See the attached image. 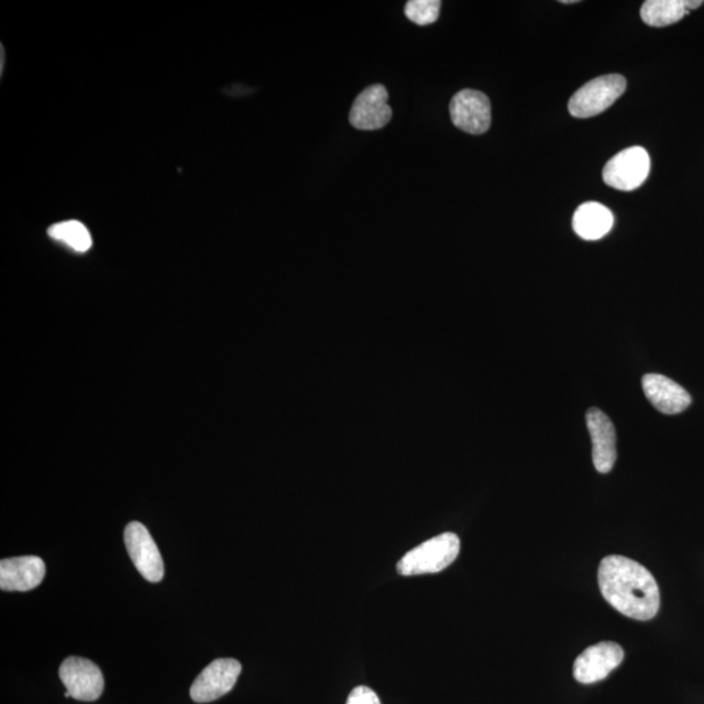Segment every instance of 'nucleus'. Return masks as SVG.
Instances as JSON below:
<instances>
[{"label":"nucleus","instance_id":"nucleus-1","mask_svg":"<svg viewBox=\"0 0 704 704\" xmlns=\"http://www.w3.org/2000/svg\"><path fill=\"white\" fill-rule=\"evenodd\" d=\"M602 595L619 614L649 622L658 615L660 591L657 580L645 566L624 556H608L598 566Z\"/></svg>","mask_w":704,"mask_h":704},{"label":"nucleus","instance_id":"nucleus-2","mask_svg":"<svg viewBox=\"0 0 704 704\" xmlns=\"http://www.w3.org/2000/svg\"><path fill=\"white\" fill-rule=\"evenodd\" d=\"M460 551L455 534H441L407 552L397 563V572L405 576L440 573L452 565Z\"/></svg>","mask_w":704,"mask_h":704},{"label":"nucleus","instance_id":"nucleus-3","mask_svg":"<svg viewBox=\"0 0 704 704\" xmlns=\"http://www.w3.org/2000/svg\"><path fill=\"white\" fill-rule=\"evenodd\" d=\"M625 90L626 80L622 75L596 77L570 98V116L586 119L602 114L624 95Z\"/></svg>","mask_w":704,"mask_h":704},{"label":"nucleus","instance_id":"nucleus-4","mask_svg":"<svg viewBox=\"0 0 704 704\" xmlns=\"http://www.w3.org/2000/svg\"><path fill=\"white\" fill-rule=\"evenodd\" d=\"M650 170L649 153L644 147L632 146L609 160L604 167L603 179L618 191L630 193L644 185Z\"/></svg>","mask_w":704,"mask_h":704},{"label":"nucleus","instance_id":"nucleus-5","mask_svg":"<svg viewBox=\"0 0 704 704\" xmlns=\"http://www.w3.org/2000/svg\"><path fill=\"white\" fill-rule=\"evenodd\" d=\"M124 543L132 562L135 563L139 573L147 582L158 583L164 579V560H162L160 549L154 543L152 535L143 524L131 522L127 525Z\"/></svg>","mask_w":704,"mask_h":704},{"label":"nucleus","instance_id":"nucleus-6","mask_svg":"<svg viewBox=\"0 0 704 704\" xmlns=\"http://www.w3.org/2000/svg\"><path fill=\"white\" fill-rule=\"evenodd\" d=\"M59 678L70 698L76 701L95 702L103 693V675L94 661L68 658L61 666Z\"/></svg>","mask_w":704,"mask_h":704},{"label":"nucleus","instance_id":"nucleus-7","mask_svg":"<svg viewBox=\"0 0 704 704\" xmlns=\"http://www.w3.org/2000/svg\"><path fill=\"white\" fill-rule=\"evenodd\" d=\"M450 117L457 129L471 135H482L491 127L490 98L474 89L458 91L450 102Z\"/></svg>","mask_w":704,"mask_h":704},{"label":"nucleus","instance_id":"nucleus-8","mask_svg":"<svg viewBox=\"0 0 704 704\" xmlns=\"http://www.w3.org/2000/svg\"><path fill=\"white\" fill-rule=\"evenodd\" d=\"M242 664L235 659H218L199 674L191 686V698L196 703L220 700L235 686Z\"/></svg>","mask_w":704,"mask_h":704},{"label":"nucleus","instance_id":"nucleus-9","mask_svg":"<svg viewBox=\"0 0 704 704\" xmlns=\"http://www.w3.org/2000/svg\"><path fill=\"white\" fill-rule=\"evenodd\" d=\"M624 650L614 642L590 646L574 663V678L581 684H595L607 679L623 663Z\"/></svg>","mask_w":704,"mask_h":704},{"label":"nucleus","instance_id":"nucleus-10","mask_svg":"<svg viewBox=\"0 0 704 704\" xmlns=\"http://www.w3.org/2000/svg\"><path fill=\"white\" fill-rule=\"evenodd\" d=\"M385 87L372 86L356 97L350 111V123L361 131H376L391 122L393 110Z\"/></svg>","mask_w":704,"mask_h":704},{"label":"nucleus","instance_id":"nucleus-11","mask_svg":"<svg viewBox=\"0 0 704 704\" xmlns=\"http://www.w3.org/2000/svg\"><path fill=\"white\" fill-rule=\"evenodd\" d=\"M586 420L593 441L594 466L598 473L607 474L614 469L617 458L614 422L598 408H590Z\"/></svg>","mask_w":704,"mask_h":704},{"label":"nucleus","instance_id":"nucleus-12","mask_svg":"<svg viewBox=\"0 0 704 704\" xmlns=\"http://www.w3.org/2000/svg\"><path fill=\"white\" fill-rule=\"evenodd\" d=\"M46 574L45 562L37 556L7 559L0 562V588L3 591H31L38 587Z\"/></svg>","mask_w":704,"mask_h":704},{"label":"nucleus","instance_id":"nucleus-13","mask_svg":"<svg viewBox=\"0 0 704 704\" xmlns=\"http://www.w3.org/2000/svg\"><path fill=\"white\" fill-rule=\"evenodd\" d=\"M642 385L645 396L660 413L680 414L692 404V397L684 387L663 375L650 373V375L644 376Z\"/></svg>","mask_w":704,"mask_h":704},{"label":"nucleus","instance_id":"nucleus-14","mask_svg":"<svg viewBox=\"0 0 704 704\" xmlns=\"http://www.w3.org/2000/svg\"><path fill=\"white\" fill-rule=\"evenodd\" d=\"M614 213L603 204L584 202L575 210L573 229L584 241H598L614 228Z\"/></svg>","mask_w":704,"mask_h":704},{"label":"nucleus","instance_id":"nucleus-15","mask_svg":"<svg viewBox=\"0 0 704 704\" xmlns=\"http://www.w3.org/2000/svg\"><path fill=\"white\" fill-rule=\"evenodd\" d=\"M686 12L684 0H647L640 18L647 25L661 28L679 23Z\"/></svg>","mask_w":704,"mask_h":704},{"label":"nucleus","instance_id":"nucleus-16","mask_svg":"<svg viewBox=\"0 0 704 704\" xmlns=\"http://www.w3.org/2000/svg\"><path fill=\"white\" fill-rule=\"evenodd\" d=\"M47 234L54 241L79 253L88 252L94 245V239H91L88 228L80 221L70 220L55 223L47 230Z\"/></svg>","mask_w":704,"mask_h":704},{"label":"nucleus","instance_id":"nucleus-17","mask_svg":"<svg viewBox=\"0 0 704 704\" xmlns=\"http://www.w3.org/2000/svg\"><path fill=\"white\" fill-rule=\"evenodd\" d=\"M440 10L441 2L439 0H411L405 7L407 19L420 26L436 23L440 16Z\"/></svg>","mask_w":704,"mask_h":704},{"label":"nucleus","instance_id":"nucleus-18","mask_svg":"<svg viewBox=\"0 0 704 704\" xmlns=\"http://www.w3.org/2000/svg\"><path fill=\"white\" fill-rule=\"evenodd\" d=\"M346 704H382L378 695L367 686H358L352 690Z\"/></svg>","mask_w":704,"mask_h":704},{"label":"nucleus","instance_id":"nucleus-19","mask_svg":"<svg viewBox=\"0 0 704 704\" xmlns=\"http://www.w3.org/2000/svg\"><path fill=\"white\" fill-rule=\"evenodd\" d=\"M686 11L700 9L702 0H684Z\"/></svg>","mask_w":704,"mask_h":704}]
</instances>
